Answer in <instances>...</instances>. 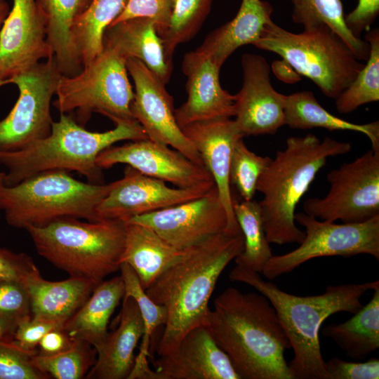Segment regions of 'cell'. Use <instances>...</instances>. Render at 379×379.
<instances>
[{"label":"cell","mask_w":379,"mask_h":379,"mask_svg":"<svg viewBox=\"0 0 379 379\" xmlns=\"http://www.w3.org/2000/svg\"><path fill=\"white\" fill-rule=\"evenodd\" d=\"M242 233L222 232L185 249L145 289L166 310L158 356L175 349L192 329L206 326L209 300L221 273L244 249Z\"/></svg>","instance_id":"1"},{"label":"cell","mask_w":379,"mask_h":379,"mask_svg":"<svg viewBox=\"0 0 379 379\" xmlns=\"http://www.w3.org/2000/svg\"><path fill=\"white\" fill-rule=\"evenodd\" d=\"M206 326L241 379H293L284 357L291 344L262 294L227 288L214 300Z\"/></svg>","instance_id":"2"},{"label":"cell","mask_w":379,"mask_h":379,"mask_svg":"<svg viewBox=\"0 0 379 379\" xmlns=\"http://www.w3.org/2000/svg\"><path fill=\"white\" fill-rule=\"evenodd\" d=\"M231 281L244 283L265 295L274 308L293 351L288 363L293 379H328L320 346L319 331L330 316L347 312L355 314L363 306L361 297L379 283L328 286L319 295L300 296L265 281L260 273L236 265L230 272Z\"/></svg>","instance_id":"3"},{"label":"cell","mask_w":379,"mask_h":379,"mask_svg":"<svg viewBox=\"0 0 379 379\" xmlns=\"http://www.w3.org/2000/svg\"><path fill=\"white\" fill-rule=\"evenodd\" d=\"M351 144L309 133L291 136L261 174L256 191L264 231L270 244H300L305 231L295 225V208L331 157L347 154Z\"/></svg>","instance_id":"4"},{"label":"cell","mask_w":379,"mask_h":379,"mask_svg":"<svg viewBox=\"0 0 379 379\" xmlns=\"http://www.w3.org/2000/svg\"><path fill=\"white\" fill-rule=\"evenodd\" d=\"M149 139L137 121H120L105 132L85 129L69 114H60L52 124L50 134L17 151H0V165L8 170L4 185L12 186L38 173L48 171H76L88 182L102 184V169L96 164L98 155L122 140Z\"/></svg>","instance_id":"5"},{"label":"cell","mask_w":379,"mask_h":379,"mask_svg":"<svg viewBox=\"0 0 379 379\" xmlns=\"http://www.w3.org/2000/svg\"><path fill=\"white\" fill-rule=\"evenodd\" d=\"M25 230L37 253L69 277L86 278L97 286L119 270L126 239L124 220L84 222L67 217Z\"/></svg>","instance_id":"6"},{"label":"cell","mask_w":379,"mask_h":379,"mask_svg":"<svg viewBox=\"0 0 379 379\" xmlns=\"http://www.w3.org/2000/svg\"><path fill=\"white\" fill-rule=\"evenodd\" d=\"M111 184L74 179L65 171H48L0 187V210L15 228L41 227L62 218L98 221L96 208Z\"/></svg>","instance_id":"7"},{"label":"cell","mask_w":379,"mask_h":379,"mask_svg":"<svg viewBox=\"0 0 379 379\" xmlns=\"http://www.w3.org/2000/svg\"><path fill=\"white\" fill-rule=\"evenodd\" d=\"M253 45L279 55L332 99L350 86L364 66L350 46L326 25L296 34L272 21Z\"/></svg>","instance_id":"8"},{"label":"cell","mask_w":379,"mask_h":379,"mask_svg":"<svg viewBox=\"0 0 379 379\" xmlns=\"http://www.w3.org/2000/svg\"><path fill=\"white\" fill-rule=\"evenodd\" d=\"M126 60L111 48L102 53L77 75H62L55 91L54 107L60 114L75 113L85 124L92 112L114 124L136 121L131 105L134 92L129 82Z\"/></svg>","instance_id":"9"},{"label":"cell","mask_w":379,"mask_h":379,"mask_svg":"<svg viewBox=\"0 0 379 379\" xmlns=\"http://www.w3.org/2000/svg\"><path fill=\"white\" fill-rule=\"evenodd\" d=\"M295 221L305 227V236L295 249L267 261L261 274L270 280L317 258L368 254L379 260V215L361 222L336 224L298 213Z\"/></svg>","instance_id":"10"},{"label":"cell","mask_w":379,"mask_h":379,"mask_svg":"<svg viewBox=\"0 0 379 379\" xmlns=\"http://www.w3.org/2000/svg\"><path fill=\"white\" fill-rule=\"evenodd\" d=\"M62 75L53 56L5 81L15 84L19 95L0 120V151L20 150L50 134L51 102Z\"/></svg>","instance_id":"11"},{"label":"cell","mask_w":379,"mask_h":379,"mask_svg":"<svg viewBox=\"0 0 379 379\" xmlns=\"http://www.w3.org/2000/svg\"><path fill=\"white\" fill-rule=\"evenodd\" d=\"M330 187L323 198L303 203L304 213L319 220L361 222L379 215V151L371 149L330 171Z\"/></svg>","instance_id":"12"},{"label":"cell","mask_w":379,"mask_h":379,"mask_svg":"<svg viewBox=\"0 0 379 379\" xmlns=\"http://www.w3.org/2000/svg\"><path fill=\"white\" fill-rule=\"evenodd\" d=\"M126 65L135 84L131 112L148 138L171 146L204 166L199 153L177 123L173 98L165 84L138 59L128 58Z\"/></svg>","instance_id":"13"},{"label":"cell","mask_w":379,"mask_h":379,"mask_svg":"<svg viewBox=\"0 0 379 379\" xmlns=\"http://www.w3.org/2000/svg\"><path fill=\"white\" fill-rule=\"evenodd\" d=\"M106 196L96 208L99 220H128L171 207L206 194L214 181L189 187L172 188L166 182L145 175L127 166L122 178L110 182Z\"/></svg>","instance_id":"14"},{"label":"cell","mask_w":379,"mask_h":379,"mask_svg":"<svg viewBox=\"0 0 379 379\" xmlns=\"http://www.w3.org/2000/svg\"><path fill=\"white\" fill-rule=\"evenodd\" d=\"M126 222L147 226L171 246L184 250L227 232L228 217L215 185L204 196Z\"/></svg>","instance_id":"15"},{"label":"cell","mask_w":379,"mask_h":379,"mask_svg":"<svg viewBox=\"0 0 379 379\" xmlns=\"http://www.w3.org/2000/svg\"><path fill=\"white\" fill-rule=\"evenodd\" d=\"M243 84L235 94V122L246 135H274L285 125L286 95L271 83L266 59L253 53L241 57Z\"/></svg>","instance_id":"16"},{"label":"cell","mask_w":379,"mask_h":379,"mask_svg":"<svg viewBox=\"0 0 379 379\" xmlns=\"http://www.w3.org/2000/svg\"><path fill=\"white\" fill-rule=\"evenodd\" d=\"M96 164L102 170L125 164L145 175L178 187L214 181L204 166L190 160L175 149L149 139L112 145L98 155Z\"/></svg>","instance_id":"17"},{"label":"cell","mask_w":379,"mask_h":379,"mask_svg":"<svg viewBox=\"0 0 379 379\" xmlns=\"http://www.w3.org/2000/svg\"><path fill=\"white\" fill-rule=\"evenodd\" d=\"M0 30V87L41 59L53 57L35 0H12Z\"/></svg>","instance_id":"18"},{"label":"cell","mask_w":379,"mask_h":379,"mask_svg":"<svg viewBox=\"0 0 379 379\" xmlns=\"http://www.w3.org/2000/svg\"><path fill=\"white\" fill-rule=\"evenodd\" d=\"M153 367L148 379H241L206 326L190 331Z\"/></svg>","instance_id":"19"},{"label":"cell","mask_w":379,"mask_h":379,"mask_svg":"<svg viewBox=\"0 0 379 379\" xmlns=\"http://www.w3.org/2000/svg\"><path fill=\"white\" fill-rule=\"evenodd\" d=\"M182 130L199 153L214 180L228 217L227 232L241 233L233 211L234 197L230 182V164L234 145L244 135L231 118L197 121Z\"/></svg>","instance_id":"20"},{"label":"cell","mask_w":379,"mask_h":379,"mask_svg":"<svg viewBox=\"0 0 379 379\" xmlns=\"http://www.w3.org/2000/svg\"><path fill=\"white\" fill-rule=\"evenodd\" d=\"M182 71L187 77V99L175 109L178 124L234 117L235 95L223 89L219 79L220 67L207 55L197 51L186 53Z\"/></svg>","instance_id":"21"},{"label":"cell","mask_w":379,"mask_h":379,"mask_svg":"<svg viewBox=\"0 0 379 379\" xmlns=\"http://www.w3.org/2000/svg\"><path fill=\"white\" fill-rule=\"evenodd\" d=\"M138 306L131 297L123 298L119 324L95 347L96 360L88 379H128L135 363V350L143 334Z\"/></svg>","instance_id":"22"},{"label":"cell","mask_w":379,"mask_h":379,"mask_svg":"<svg viewBox=\"0 0 379 379\" xmlns=\"http://www.w3.org/2000/svg\"><path fill=\"white\" fill-rule=\"evenodd\" d=\"M103 47L114 50L126 60H140L163 84L169 81L173 61L166 55L152 20L135 18L109 25L103 35Z\"/></svg>","instance_id":"23"},{"label":"cell","mask_w":379,"mask_h":379,"mask_svg":"<svg viewBox=\"0 0 379 379\" xmlns=\"http://www.w3.org/2000/svg\"><path fill=\"white\" fill-rule=\"evenodd\" d=\"M272 5L262 0H242L235 17L211 32L197 49L220 67L240 46L253 44L272 21Z\"/></svg>","instance_id":"24"},{"label":"cell","mask_w":379,"mask_h":379,"mask_svg":"<svg viewBox=\"0 0 379 379\" xmlns=\"http://www.w3.org/2000/svg\"><path fill=\"white\" fill-rule=\"evenodd\" d=\"M24 285L29 295L32 317L63 324L86 302L96 286L89 279L78 277L58 281H48L41 277L39 269L27 277Z\"/></svg>","instance_id":"25"},{"label":"cell","mask_w":379,"mask_h":379,"mask_svg":"<svg viewBox=\"0 0 379 379\" xmlns=\"http://www.w3.org/2000/svg\"><path fill=\"white\" fill-rule=\"evenodd\" d=\"M184 251L171 246L147 226L126 222L121 263H127L133 270L145 290Z\"/></svg>","instance_id":"26"},{"label":"cell","mask_w":379,"mask_h":379,"mask_svg":"<svg viewBox=\"0 0 379 379\" xmlns=\"http://www.w3.org/2000/svg\"><path fill=\"white\" fill-rule=\"evenodd\" d=\"M124 294L121 275L102 281L67 320L63 329L71 339L86 341L95 348L107 336L109 319Z\"/></svg>","instance_id":"27"},{"label":"cell","mask_w":379,"mask_h":379,"mask_svg":"<svg viewBox=\"0 0 379 379\" xmlns=\"http://www.w3.org/2000/svg\"><path fill=\"white\" fill-rule=\"evenodd\" d=\"M35 1L44 20L47 40L60 73L65 76L78 74L83 65L72 43L70 29L91 0Z\"/></svg>","instance_id":"28"},{"label":"cell","mask_w":379,"mask_h":379,"mask_svg":"<svg viewBox=\"0 0 379 379\" xmlns=\"http://www.w3.org/2000/svg\"><path fill=\"white\" fill-rule=\"evenodd\" d=\"M285 125L293 129L325 128L328 131H351L365 135L371 149L379 151V121L359 124L340 119L325 109L312 91H303L286 95Z\"/></svg>","instance_id":"29"},{"label":"cell","mask_w":379,"mask_h":379,"mask_svg":"<svg viewBox=\"0 0 379 379\" xmlns=\"http://www.w3.org/2000/svg\"><path fill=\"white\" fill-rule=\"evenodd\" d=\"M372 291L371 300L352 317L329 324L321 331L352 359H364L379 348V283Z\"/></svg>","instance_id":"30"},{"label":"cell","mask_w":379,"mask_h":379,"mask_svg":"<svg viewBox=\"0 0 379 379\" xmlns=\"http://www.w3.org/2000/svg\"><path fill=\"white\" fill-rule=\"evenodd\" d=\"M128 0H91L70 29L71 40L83 65H89L104 49L106 29L124 11Z\"/></svg>","instance_id":"31"},{"label":"cell","mask_w":379,"mask_h":379,"mask_svg":"<svg viewBox=\"0 0 379 379\" xmlns=\"http://www.w3.org/2000/svg\"><path fill=\"white\" fill-rule=\"evenodd\" d=\"M292 4V21L308 30L326 25L335 32L353 51L360 60H366L369 45L355 36L345 20L340 0H289Z\"/></svg>","instance_id":"32"},{"label":"cell","mask_w":379,"mask_h":379,"mask_svg":"<svg viewBox=\"0 0 379 379\" xmlns=\"http://www.w3.org/2000/svg\"><path fill=\"white\" fill-rule=\"evenodd\" d=\"M119 270L125 287V297H131L136 302L143 321V334L139 353L135 356L133 368L128 379H148L152 371L148 359L149 345L155 330L166 321V310L163 305L154 302L146 293L133 270L122 262Z\"/></svg>","instance_id":"33"},{"label":"cell","mask_w":379,"mask_h":379,"mask_svg":"<svg viewBox=\"0 0 379 379\" xmlns=\"http://www.w3.org/2000/svg\"><path fill=\"white\" fill-rule=\"evenodd\" d=\"M233 211L244 236V249L234 259L237 265L261 273L273 255L267 239L258 201L234 199Z\"/></svg>","instance_id":"34"},{"label":"cell","mask_w":379,"mask_h":379,"mask_svg":"<svg viewBox=\"0 0 379 379\" xmlns=\"http://www.w3.org/2000/svg\"><path fill=\"white\" fill-rule=\"evenodd\" d=\"M369 55L362 69L337 98L335 107L340 114H347L360 106L379 100V31L369 29L365 36Z\"/></svg>","instance_id":"35"},{"label":"cell","mask_w":379,"mask_h":379,"mask_svg":"<svg viewBox=\"0 0 379 379\" xmlns=\"http://www.w3.org/2000/svg\"><path fill=\"white\" fill-rule=\"evenodd\" d=\"M213 0H173L168 29L161 37L167 58L173 61L176 47L196 35L206 18Z\"/></svg>","instance_id":"36"},{"label":"cell","mask_w":379,"mask_h":379,"mask_svg":"<svg viewBox=\"0 0 379 379\" xmlns=\"http://www.w3.org/2000/svg\"><path fill=\"white\" fill-rule=\"evenodd\" d=\"M96 350L88 343L73 340L65 350L50 356L36 354L33 360L42 372L56 379H80L86 375L96 360Z\"/></svg>","instance_id":"37"},{"label":"cell","mask_w":379,"mask_h":379,"mask_svg":"<svg viewBox=\"0 0 379 379\" xmlns=\"http://www.w3.org/2000/svg\"><path fill=\"white\" fill-rule=\"evenodd\" d=\"M272 158L251 151L243 138L234 145L230 164V182L244 201L253 199L258 181Z\"/></svg>","instance_id":"38"},{"label":"cell","mask_w":379,"mask_h":379,"mask_svg":"<svg viewBox=\"0 0 379 379\" xmlns=\"http://www.w3.org/2000/svg\"><path fill=\"white\" fill-rule=\"evenodd\" d=\"M37 352L19 347L13 340H0V379H47L34 363Z\"/></svg>","instance_id":"39"},{"label":"cell","mask_w":379,"mask_h":379,"mask_svg":"<svg viewBox=\"0 0 379 379\" xmlns=\"http://www.w3.org/2000/svg\"><path fill=\"white\" fill-rule=\"evenodd\" d=\"M173 0H128L121 14L110 24L135 18L152 20L160 37L165 33L170 23Z\"/></svg>","instance_id":"40"},{"label":"cell","mask_w":379,"mask_h":379,"mask_svg":"<svg viewBox=\"0 0 379 379\" xmlns=\"http://www.w3.org/2000/svg\"><path fill=\"white\" fill-rule=\"evenodd\" d=\"M0 315L16 326L21 320L32 316L29 295L22 283L0 281Z\"/></svg>","instance_id":"41"},{"label":"cell","mask_w":379,"mask_h":379,"mask_svg":"<svg viewBox=\"0 0 379 379\" xmlns=\"http://www.w3.org/2000/svg\"><path fill=\"white\" fill-rule=\"evenodd\" d=\"M328 379H378L379 359L371 358L364 362H353L333 357L326 361Z\"/></svg>","instance_id":"42"},{"label":"cell","mask_w":379,"mask_h":379,"mask_svg":"<svg viewBox=\"0 0 379 379\" xmlns=\"http://www.w3.org/2000/svg\"><path fill=\"white\" fill-rule=\"evenodd\" d=\"M63 326L58 321L29 316L17 324L13 340L23 350L37 352V346L42 337L49 331L63 328Z\"/></svg>","instance_id":"43"},{"label":"cell","mask_w":379,"mask_h":379,"mask_svg":"<svg viewBox=\"0 0 379 379\" xmlns=\"http://www.w3.org/2000/svg\"><path fill=\"white\" fill-rule=\"evenodd\" d=\"M36 270V265L29 255L13 252L0 245V281H14L24 284Z\"/></svg>","instance_id":"44"},{"label":"cell","mask_w":379,"mask_h":379,"mask_svg":"<svg viewBox=\"0 0 379 379\" xmlns=\"http://www.w3.org/2000/svg\"><path fill=\"white\" fill-rule=\"evenodd\" d=\"M379 13V0H358L357 5L345 15V23L357 37L363 31H368Z\"/></svg>","instance_id":"45"},{"label":"cell","mask_w":379,"mask_h":379,"mask_svg":"<svg viewBox=\"0 0 379 379\" xmlns=\"http://www.w3.org/2000/svg\"><path fill=\"white\" fill-rule=\"evenodd\" d=\"M72 341L63 328L52 329L40 340L36 354L44 356L58 354L67 350Z\"/></svg>","instance_id":"46"},{"label":"cell","mask_w":379,"mask_h":379,"mask_svg":"<svg viewBox=\"0 0 379 379\" xmlns=\"http://www.w3.org/2000/svg\"><path fill=\"white\" fill-rule=\"evenodd\" d=\"M16 326L0 315V340H11Z\"/></svg>","instance_id":"47"},{"label":"cell","mask_w":379,"mask_h":379,"mask_svg":"<svg viewBox=\"0 0 379 379\" xmlns=\"http://www.w3.org/2000/svg\"><path fill=\"white\" fill-rule=\"evenodd\" d=\"M10 11L9 5L5 0H0V30L2 24Z\"/></svg>","instance_id":"48"},{"label":"cell","mask_w":379,"mask_h":379,"mask_svg":"<svg viewBox=\"0 0 379 379\" xmlns=\"http://www.w3.org/2000/svg\"><path fill=\"white\" fill-rule=\"evenodd\" d=\"M6 173L0 172V187L4 185Z\"/></svg>","instance_id":"49"}]
</instances>
